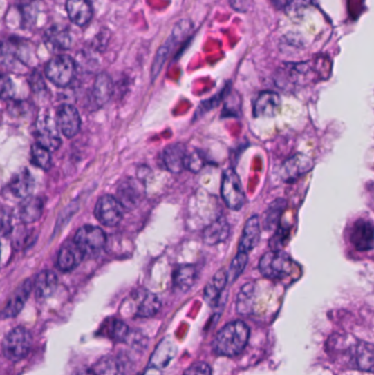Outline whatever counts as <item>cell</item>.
<instances>
[{
  "mask_svg": "<svg viewBox=\"0 0 374 375\" xmlns=\"http://www.w3.org/2000/svg\"><path fill=\"white\" fill-rule=\"evenodd\" d=\"M250 336V327L242 320L230 323L215 337L213 350L218 356L235 357L244 352Z\"/></svg>",
  "mask_w": 374,
  "mask_h": 375,
  "instance_id": "6da1fadb",
  "label": "cell"
},
{
  "mask_svg": "<svg viewBox=\"0 0 374 375\" xmlns=\"http://www.w3.org/2000/svg\"><path fill=\"white\" fill-rule=\"evenodd\" d=\"M295 264L289 256L280 250H271L259 261V270L263 277L270 280L287 279L292 274Z\"/></svg>",
  "mask_w": 374,
  "mask_h": 375,
  "instance_id": "7a4b0ae2",
  "label": "cell"
},
{
  "mask_svg": "<svg viewBox=\"0 0 374 375\" xmlns=\"http://www.w3.org/2000/svg\"><path fill=\"white\" fill-rule=\"evenodd\" d=\"M32 346V336L24 327H16L6 336L3 343V354L10 361H20L29 354Z\"/></svg>",
  "mask_w": 374,
  "mask_h": 375,
  "instance_id": "3957f363",
  "label": "cell"
},
{
  "mask_svg": "<svg viewBox=\"0 0 374 375\" xmlns=\"http://www.w3.org/2000/svg\"><path fill=\"white\" fill-rule=\"evenodd\" d=\"M76 74V64L71 56H55L46 67V77L59 87H66L72 83Z\"/></svg>",
  "mask_w": 374,
  "mask_h": 375,
  "instance_id": "277c9868",
  "label": "cell"
},
{
  "mask_svg": "<svg viewBox=\"0 0 374 375\" xmlns=\"http://www.w3.org/2000/svg\"><path fill=\"white\" fill-rule=\"evenodd\" d=\"M221 195L225 204L231 210L239 211L243 208L245 203L244 189H243L239 175L232 168L224 171L222 186H221Z\"/></svg>",
  "mask_w": 374,
  "mask_h": 375,
  "instance_id": "5b68a950",
  "label": "cell"
},
{
  "mask_svg": "<svg viewBox=\"0 0 374 375\" xmlns=\"http://www.w3.org/2000/svg\"><path fill=\"white\" fill-rule=\"evenodd\" d=\"M190 29H191V23L187 21V20H183L176 26L171 35L168 37V40L162 44V48L157 52L154 64L151 67V79H156L157 76L162 70V66H164L165 61H167L168 56L170 55L171 51H174V48L178 46L179 42H181L185 37L188 35Z\"/></svg>",
  "mask_w": 374,
  "mask_h": 375,
  "instance_id": "8992f818",
  "label": "cell"
},
{
  "mask_svg": "<svg viewBox=\"0 0 374 375\" xmlns=\"http://www.w3.org/2000/svg\"><path fill=\"white\" fill-rule=\"evenodd\" d=\"M74 242L85 256H95L104 249L106 236L102 229L96 227H82L75 235Z\"/></svg>",
  "mask_w": 374,
  "mask_h": 375,
  "instance_id": "52a82bcc",
  "label": "cell"
},
{
  "mask_svg": "<svg viewBox=\"0 0 374 375\" xmlns=\"http://www.w3.org/2000/svg\"><path fill=\"white\" fill-rule=\"evenodd\" d=\"M95 214L101 224L106 227H115L120 222L122 221L124 209L120 204L117 198L111 195H104L98 200Z\"/></svg>",
  "mask_w": 374,
  "mask_h": 375,
  "instance_id": "ba28073f",
  "label": "cell"
},
{
  "mask_svg": "<svg viewBox=\"0 0 374 375\" xmlns=\"http://www.w3.org/2000/svg\"><path fill=\"white\" fill-rule=\"evenodd\" d=\"M57 123L48 115L39 117L37 123V143L41 146L46 147L48 151H55L61 145L59 132H57Z\"/></svg>",
  "mask_w": 374,
  "mask_h": 375,
  "instance_id": "9c48e42d",
  "label": "cell"
},
{
  "mask_svg": "<svg viewBox=\"0 0 374 375\" xmlns=\"http://www.w3.org/2000/svg\"><path fill=\"white\" fill-rule=\"evenodd\" d=\"M144 197V188L135 179H125L118 186L117 200L124 210L135 209Z\"/></svg>",
  "mask_w": 374,
  "mask_h": 375,
  "instance_id": "30bf717a",
  "label": "cell"
},
{
  "mask_svg": "<svg viewBox=\"0 0 374 375\" xmlns=\"http://www.w3.org/2000/svg\"><path fill=\"white\" fill-rule=\"evenodd\" d=\"M313 166V160L306 155L301 154V153L293 155L292 157L288 158L282 165V178H283V180L289 181V182L290 181L297 180L300 177L310 173Z\"/></svg>",
  "mask_w": 374,
  "mask_h": 375,
  "instance_id": "8fae6325",
  "label": "cell"
},
{
  "mask_svg": "<svg viewBox=\"0 0 374 375\" xmlns=\"http://www.w3.org/2000/svg\"><path fill=\"white\" fill-rule=\"evenodd\" d=\"M56 123H57L59 130L62 131V133L71 139V137L77 135L82 121H80L77 110L71 104H63L57 111Z\"/></svg>",
  "mask_w": 374,
  "mask_h": 375,
  "instance_id": "7c38bea8",
  "label": "cell"
},
{
  "mask_svg": "<svg viewBox=\"0 0 374 375\" xmlns=\"http://www.w3.org/2000/svg\"><path fill=\"white\" fill-rule=\"evenodd\" d=\"M350 240L359 251L373 249L374 229L371 222L368 220L357 221L351 232Z\"/></svg>",
  "mask_w": 374,
  "mask_h": 375,
  "instance_id": "4fadbf2b",
  "label": "cell"
},
{
  "mask_svg": "<svg viewBox=\"0 0 374 375\" xmlns=\"http://www.w3.org/2000/svg\"><path fill=\"white\" fill-rule=\"evenodd\" d=\"M32 287L33 283L31 280H26L24 282H22L9 298L8 303L6 304L3 311H1V317L3 318L16 317L24 309V304L27 302L30 293L32 291Z\"/></svg>",
  "mask_w": 374,
  "mask_h": 375,
  "instance_id": "5bb4252c",
  "label": "cell"
},
{
  "mask_svg": "<svg viewBox=\"0 0 374 375\" xmlns=\"http://www.w3.org/2000/svg\"><path fill=\"white\" fill-rule=\"evenodd\" d=\"M133 300L135 302V315L142 318L154 316L158 313L162 306V302L158 296L149 291H138L133 296Z\"/></svg>",
  "mask_w": 374,
  "mask_h": 375,
  "instance_id": "9a60e30c",
  "label": "cell"
},
{
  "mask_svg": "<svg viewBox=\"0 0 374 375\" xmlns=\"http://www.w3.org/2000/svg\"><path fill=\"white\" fill-rule=\"evenodd\" d=\"M66 10L71 21L78 27H85L93 19L91 0H67Z\"/></svg>",
  "mask_w": 374,
  "mask_h": 375,
  "instance_id": "2e32d148",
  "label": "cell"
},
{
  "mask_svg": "<svg viewBox=\"0 0 374 375\" xmlns=\"http://www.w3.org/2000/svg\"><path fill=\"white\" fill-rule=\"evenodd\" d=\"M85 255L82 253L76 242L74 240H67L64 245L59 249V257H57V266L62 271H72L82 262Z\"/></svg>",
  "mask_w": 374,
  "mask_h": 375,
  "instance_id": "e0dca14e",
  "label": "cell"
},
{
  "mask_svg": "<svg viewBox=\"0 0 374 375\" xmlns=\"http://www.w3.org/2000/svg\"><path fill=\"white\" fill-rule=\"evenodd\" d=\"M281 107V99L278 93L263 91L256 100L254 106L255 117H272L278 113Z\"/></svg>",
  "mask_w": 374,
  "mask_h": 375,
  "instance_id": "ac0fdd59",
  "label": "cell"
},
{
  "mask_svg": "<svg viewBox=\"0 0 374 375\" xmlns=\"http://www.w3.org/2000/svg\"><path fill=\"white\" fill-rule=\"evenodd\" d=\"M186 156L187 149L183 144H171L162 153L165 167L171 173H180L185 169Z\"/></svg>",
  "mask_w": 374,
  "mask_h": 375,
  "instance_id": "d6986e66",
  "label": "cell"
},
{
  "mask_svg": "<svg viewBox=\"0 0 374 375\" xmlns=\"http://www.w3.org/2000/svg\"><path fill=\"white\" fill-rule=\"evenodd\" d=\"M44 42L53 51H65L72 44V37L66 27L53 26L44 33Z\"/></svg>",
  "mask_w": 374,
  "mask_h": 375,
  "instance_id": "ffe728a7",
  "label": "cell"
},
{
  "mask_svg": "<svg viewBox=\"0 0 374 375\" xmlns=\"http://www.w3.org/2000/svg\"><path fill=\"white\" fill-rule=\"evenodd\" d=\"M261 238V223L257 215L252 218L245 224L242 240L239 242V251L248 253L257 246Z\"/></svg>",
  "mask_w": 374,
  "mask_h": 375,
  "instance_id": "44dd1931",
  "label": "cell"
},
{
  "mask_svg": "<svg viewBox=\"0 0 374 375\" xmlns=\"http://www.w3.org/2000/svg\"><path fill=\"white\" fill-rule=\"evenodd\" d=\"M176 346L170 338L162 339L149 360V367L162 370L175 358Z\"/></svg>",
  "mask_w": 374,
  "mask_h": 375,
  "instance_id": "7402d4cb",
  "label": "cell"
},
{
  "mask_svg": "<svg viewBox=\"0 0 374 375\" xmlns=\"http://www.w3.org/2000/svg\"><path fill=\"white\" fill-rule=\"evenodd\" d=\"M227 285V278H226L225 270H220L214 274V277L211 279L210 282L207 283L205 290V300L209 305L212 307H218L222 300L224 289Z\"/></svg>",
  "mask_w": 374,
  "mask_h": 375,
  "instance_id": "603a6c76",
  "label": "cell"
},
{
  "mask_svg": "<svg viewBox=\"0 0 374 375\" xmlns=\"http://www.w3.org/2000/svg\"><path fill=\"white\" fill-rule=\"evenodd\" d=\"M230 235V224L225 218H218L203 232V240L207 245L214 246L225 242Z\"/></svg>",
  "mask_w": 374,
  "mask_h": 375,
  "instance_id": "cb8c5ba5",
  "label": "cell"
},
{
  "mask_svg": "<svg viewBox=\"0 0 374 375\" xmlns=\"http://www.w3.org/2000/svg\"><path fill=\"white\" fill-rule=\"evenodd\" d=\"M57 285H59V279L54 272L48 271V270L42 271L37 274V279H35V296L40 300L48 298L53 296Z\"/></svg>",
  "mask_w": 374,
  "mask_h": 375,
  "instance_id": "d4e9b609",
  "label": "cell"
},
{
  "mask_svg": "<svg viewBox=\"0 0 374 375\" xmlns=\"http://www.w3.org/2000/svg\"><path fill=\"white\" fill-rule=\"evenodd\" d=\"M112 93H113V83H112L111 77L106 73L98 75V77L93 84V102H96L98 107H101L109 102Z\"/></svg>",
  "mask_w": 374,
  "mask_h": 375,
  "instance_id": "484cf974",
  "label": "cell"
},
{
  "mask_svg": "<svg viewBox=\"0 0 374 375\" xmlns=\"http://www.w3.org/2000/svg\"><path fill=\"white\" fill-rule=\"evenodd\" d=\"M196 280V268L192 265H183L174 271L173 283L176 290L187 292L194 287Z\"/></svg>",
  "mask_w": 374,
  "mask_h": 375,
  "instance_id": "4316f807",
  "label": "cell"
},
{
  "mask_svg": "<svg viewBox=\"0 0 374 375\" xmlns=\"http://www.w3.org/2000/svg\"><path fill=\"white\" fill-rule=\"evenodd\" d=\"M43 200L37 197L24 198L21 204L19 206L20 218L24 223H33L37 221L42 215Z\"/></svg>",
  "mask_w": 374,
  "mask_h": 375,
  "instance_id": "83f0119b",
  "label": "cell"
},
{
  "mask_svg": "<svg viewBox=\"0 0 374 375\" xmlns=\"http://www.w3.org/2000/svg\"><path fill=\"white\" fill-rule=\"evenodd\" d=\"M33 186H35L33 177L27 169H24L12 178L10 184H9V189L15 197L24 198V199L31 195Z\"/></svg>",
  "mask_w": 374,
  "mask_h": 375,
  "instance_id": "f1b7e54d",
  "label": "cell"
},
{
  "mask_svg": "<svg viewBox=\"0 0 374 375\" xmlns=\"http://www.w3.org/2000/svg\"><path fill=\"white\" fill-rule=\"evenodd\" d=\"M256 287L254 283L245 285L237 296L236 309L239 314L248 316L254 311L255 304Z\"/></svg>",
  "mask_w": 374,
  "mask_h": 375,
  "instance_id": "f546056e",
  "label": "cell"
},
{
  "mask_svg": "<svg viewBox=\"0 0 374 375\" xmlns=\"http://www.w3.org/2000/svg\"><path fill=\"white\" fill-rule=\"evenodd\" d=\"M373 346L372 343H360L355 352V361L358 369L366 372L373 370Z\"/></svg>",
  "mask_w": 374,
  "mask_h": 375,
  "instance_id": "4dcf8cb0",
  "label": "cell"
},
{
  "mask_svg": "<svg viewBox=\"0 0 374 375\" xmlns=\"http://www.w3.org/2000/svg\"><path fill=\"white\" fill-rule=\"evenodd\" d=\"M102 328H104V335L114 341L127 340L129 334H130L128 325L122 320H117V318H110L106 320Z\"/></svg>",
  "mask_w": 374,
  "mask_h": 375,
  "instance_id": "1f68e13d",
  "label": "cell"
},
{
  "mask_svg": "<svg viewBox=\"0 0 374 375\" xmlns=\"http://www.w3.org/2000/svg\"><path fill=\"white\" fill-rule=\"evenodd\" d=\"M287 206V202L282 199L276 200L274 202L269 205V209L265 212V229H272L278 227L280 218L283 213L284 209Z\"/></svg>",
  "mask_w": 374,
  "mask_h": 375,
  "instance_id": "d6a6232c",
  "label": "cell"
},
{
  "mask_svg": "<svg viewBox=\"0 0 374 375\" xmlns=\"http://www.w3.org/2000/svg\"><path fill=\"white\" fill-rule=\"evenodd\" d=\"M248 262V253L239 251L236 257L232 260L231 266L226 271L227 283H233L239 279V276L243 273Z\"/></svg>",
  "mask_w": 374,
  "mask_h": 375,
  "instance_id": "836d02e7",
  "label": "cell"
},
{
  "mask_svg": "<svg viewBox=\"0 0 374 375\" xmlns=\"http://www.w3.org/2000/svg\"><path fill=\"white\" fill-rule=\"evenodd\" d=\"M91 370L95 375H118L120 372V363L114 358L104 357L96 362Z\"/></svg>",
  "mask_w": 374,
  "mask_h": 375,
  "instance_id": "e575fe53",
  "label": "cell"
},
{
  "mask_svg": "<svg viewBox=\"0 0 374 375\" xmlns=\"http://www.w3.org/2000/svg\"><path fill=\"white\" fill-rule=\"evenodd\" d=\"M31 157H32L33 164L37 167L42 168L43 171H48L52 166L50 151L37 143L35 144L31 148Z\"/></svg>",
  "mask_w": 374,
  "mask_h": 375,
  "instance_id": "d590c367",
  "label": "cell"
},
{
  "mask_svg": "<svg viewBox=\"0 0 374 375\" xmlns=\"http://www.w3.org/2000/svg\"><path fill=\"white\" fill-rule=\"evenodd\" d=\"M241 107H242L241 97L236 93H232L226 98L223 115H225V117H239L241 115Z\"/></svg>",
  "mask_w": 374,
  "mask_h": 375,
  "instance_id": "8d00e7d4",
  "label": "cell"
},
{
  "mask_svg": "<svg viewBox=\"0 0 374 375\" xmlns=\"http://www.w3.org/2000/svg\"><path fill=\"white\" fill-rule=\"evenodd\" d=\"M16 88L15 84L8 75L0 74V98L8 100L14 98Z\"/></svg>",
  "mask_w": 374,
  "mask_h": 375,
  "instance_id": "74e56055",
  "label": "cell"
},
{
  "mask_svg": "<svg viewBox=\"0 0 374 375\" xmlns=\"http://www.w3.org/2000/svg\"><path fill=\"white\" fill-rule=\"evenodd\" d=\"M205 166V160L202 157L201 153L194 152L191 154H187L185 168H188L192 173H199Z\"/></svg>",
  "mask_w": 374,
  "mask_h": 375,
  "instance_id": "f35d334b",
  "label": "cell"
},
{
  "mask_svg": "<svg viewBox=\"0 0 374 375\" xmlns=\"http://www.w3.org/2000/svg\"><path fill=\"white\" fill-rule=\"evenodd\" d=\"M183 375H212L210 365L205 362H198L191 367H188Z\"/></svg>",
  "mask_w": 374,
  "mask_h": 375,
  "instance_id": "ab89813d",
  "label": "cell"
},
{
  "mask_svg": "<svg viewBox=\"0 0 374 375\" xmlns=\"http://www.w3.org/2000/svg\"><path fill=\"white\" fill-rule=\"evenodd\" d=\"M12 227V216L9 211L0 209V234H7Z\"/></svg>",
  "mask_w": 374,
  "mask_h": 375,
  "instance_id": "60d3db41",
  "label": "cell"
},
{
  "mask_svg": "<svg viewBox=\"0 0 374 375\" xmlns=\"http://www.w3.org/2000/svg\"><path fill=\"white\" fill-rule=\"evenodd\" d=\"M31 86H32V88L35 89V91H39L40 89H44L46 87V86L44 85V83H43L42 77H41L40 75L37 74V73L32 77Z\"/></svg>",
  "mask_w": 374,
  "mask_h": 375,
  "instance_id": "b9f144b4",
  "label": "cell"
},
{
  "mask_svg": "<svg viewBox=\"0 0 374 375\" xmlns=\"http://www.w3.org/2000/svg\"><path fill=\"white\" fill-rule=\"evenodd\" d=\"M270 1L277 9L287 8L293 3V0H270Z\"/></svg>",
  "mask_w": 374,
  "mask_h": 375,
  "instance_id": "7bdbcfd3",
  "label": "cell"
},
{
  "mask_svg": "<svg viewBox=\"0 0 374 375\" xmlns=\"http://www.w3.org/2000/svg\"><path fill=\"white\" fill-rule=\"evenodd\" d=\"M73 375H95L93 374V370L91 369H86V367H82V369H80V370L76 371V372H74V374Z\"/></svg>",
  "mask_w": 374,
  "mask_h": 375,
  "instance_id": "ee69618b",
  "label": "cell"
},
{
  "mask_svg": "<svg viewBox=\"0 0 374 375\" xmlns=\"http://www.w3.org/2000/svg\"><path fill=\"white\" fill-rule=\"evenodd\" d=\"M144 375H162V373H160V370L154 369V367H149V370Z\"/></svg>",
  "mask_w": 374,
  "mask_h": 375,
  "instance_id": "f6af8a7d",
  "label": "cell"
},
{
  "mask_svg": "<svg viewBox=\"0 0 374 375\" xmlns=\"http://www.w3.org/2000/svg\"><path fill=\"white\" fill-rule=\"evenodd\" d=\"M0 255H1V246H0Z\"/></svg>",
  "mask_w": 374,
  "mask_h": 375,
  "instance_id": "bcb514c9",
  "label": "cell"
}]
</instances>
